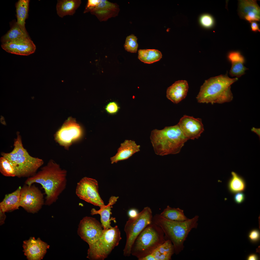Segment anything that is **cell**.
Masks as SVG:
<instances>
[{"label": "cell", "mask_w": 260, "mask_h": 260, "mask_svg": "<svg viewBox=\"0 0 260 260\" xmlns=\"http://www.w3.org/2000/svg\"><path fill=\"white\" fill-rule=\"evenodd\" d=\"M67 171L51 160L46 166L33 176L28 177L26 185L34 183L40 184L46 195L45 204L50 206L55 202L65 189L67 183Z\"/></svg>", "instance_id": "cell-1"}, {"label": "cell", "mask_w": 260, "mask_h": 260, "mask_svg": "<svg viewBox=\"0 0 260 260\" xmlns=\"http://www.w3.org/2000/svg\"><path fill=\"white\" fill-rule=\"evenodd\" d=\"M199 217L195 215L191 219L183 221L167 219L160 214L153 216L152 222L160 227L163 231L166 240L172 242L174 247L175 253L179 254L184 249V243L190 232L197 228Z\"/></svg>", "instance_id": "cell-2"}, {"label": "cell", "mask_w": 260, "mask_h": 260, "mask_svg": "<svg viewBox=\"0 0 260 260\" xmlns=\"http://www.w3.org/2000/svg\"><path fill=\"white\" fill-rule=\"evenodd\" d=\"M150 139L155 153L162 156L178 153L188 140L178 124L153 130Z\"/></svg>", "instance_id": "cell-3"}, {"label": "cell", "mask_w": 260, "mask_h": 260, "mask_svg": "<svg viewBox=\"0 0 260 260\" xmlns=\"http://www.w3.org/2000/svg\"><path fill=\"white\" fill-rule=\"evenodd\" d=\"M238 79L230 78L226 73L205 80L196 97L198 102L213 104L230 102L233 98L231 86Z\"/></svg>", "instance_id": "cell-4"}, {"label": "cell", "mask_w": 260, "mask_h": 260, "mask_svg": "<svg viewBox=\"0 0 260 260\" xmlns=\"http://www.w3.org/2000/svg\"><path fill=\"white\" fill-rule=\"evenodd\" d=\"M14 148L8 153L2 152L1 155L5 157L14 167L16 176L18 178L30 177L35 175L44 163L41 159L30 155L23 147L21 137L19 133L14 139Z\"/></svg>", "instance_id": "cell-5"}, {"label": "cell", "mask_w": 260, "mask_h": 260, "mask_svg": "<svg viewBox=\"0 0 260 260\" xmlns=\"http://www.w3.org/2000/svg\"><path fill=\"white\" fill-rule=\"evenodd\" d=\"M162 228L152 222L136 238L131 247V255L138 260L151 254L166 240Z\"/></svg>", "instance_id": "cell-6"}, {"label": "cell", "mask_w": 260, "mask_h": 260, "mask_svg": "<svg viewBox=\"0 0 260 260\" xmlns=\"http://www.w3.org/2000/svg\"><path fill=\"white\" fill-rule=\"evenodd\" d=\"M122 238L117 226L104 230L100 237L89 245L87 258L91 260H103L119 244Z\"/></svg>", "instance_id": "cell-7"}, {"label": "cell", "mask_w": 260, "mask_h": 260, "mask_svg": "<svg viewBox=\"0 0 260 260\" xmlns=\"http://www.w3.org/2000/svg\"><path fill=\"white\" fill-rule=\"evenodd\" d=\"M153 217L151 209L149 207H146L135 217L129 218L124 228L126 237L123 250L124 256L129 257L131 255V249L134 241L144 229L152 222Z\"/></svg>", "instance_id": "cell-8"}, {"label": "cell", "mask_w": 260, "mask_h": 260, "mask_svg": "<svg viewBox=\"0 0 260 260\" xmlns=\"http://www.w3.org/2000/svg\"><path fill=\"white\" fill-rule=\"evenodd\" d=\"M80 199L100 207L104 205L99 192L98 182L87 177L81 179L77 183L75 191Z\"/></svg>", "instance_id": "cell-9"}, {"label": "cell", "mask_w": 260, "mask_h": 260, "mask_svg": "<svg viewBox=\"0 0 260 260\" xmlns=\"http://www.w3.org/2000/svg\"><path fill=\"white\" fill-rule=\"evenodd\" d=\"M45 204L43 194L35 185H27L21 187L20 206L28 213H37Z\"/></svg>", "instance_id": "cell-10"}, {"label": "cell", "mask_w": 260, "mask_h": 260, "mask_svg": "<svg viewBox=\"0 0 260 260\" xmlns=\"http://www.w3.org/2000/svg\"><path fill=\"white\" fill-rule=\"evenodd\" d=\"M103 231L101 223L95 218L86 216L80 221L78 233L89 245L100 237Z\"/></svg>", "instance_id": "cell-11"}, {"label": "cell", "mask_w": 260, "mask_h": 260, "mask_svg": "<svg viewBox=\"0 0 260 260\" xmlns=\"http://www.w3.org/2000/svg\"><path fill=\"white\" fill-rule=\"evenodd\" d=\"M82 134L81 127L73 119H68L57 131L55 140L65 148L68 149L73 142L79 139Z\"/></svg>", "instance_id": "cell-12"}, {"label": "cell", "mask_w": 260, "mask_h": 260, "mask_svg": "<svg viewBox=\"0 0 260 260\" xmlns=\"http://www.w3.org/2000/svg\"><path fill=\"white\" fill-rule=\"evenodd\" d=\"M22 247L24 255L28 260H40L46 254L50 246L40 238L31 237L23 241Z\"/></svg>", "instance_id": "cell-13"}, {"label": "cell", "mask_w": 260, "mask_h": 260, "mask_svg": "<svg viewBox=\"0 0 260 260\" xmlns=\"http://www.w3.org/2000/svg\"><path fill=\"white\" fill-rule=\"evenodd\" d=\"M2 48L12 54L28 56L34 53L36 46L30 37L2 43Z\"/></svg>", "instance_id": "cell-14"}, {"label": "cell", "mask_w": 260, "mask_h": 260, "mask_svg": "<svg viewBox=\"0 0 260 260\" xmlns=\"http://www.w3.org/2000/svg\"><path fill=\"white\" fill-rule=\"evenodd\" d=\"M177 124L188 139L198 138L204 130L201 119L186 115L180 119Z\"/></svg>", "instance_id": "cell-15"}, {"label": "cell", "mask_w": 260, "mask_h": 260, "mask_svg": "<svg viewBox=\"0 0 260 260\" xmlns=\"http://www.w3.org/2000/svg\"><path fill=\"white\" fill-rule=\"evenodd\" d=\"M238 13L240 18L250 23L260 21V8L256 0H238Z\"/></svg>", "instance_id": "cell-16"}, {"label": "cell", "mask_w": 260, "mask_h": 260, "mask_svg": "<svg viewBox=\"0 0 260 260\" xmlns=\"http://www.w3.org/2000/svg\"><path fill=\"white\" fill-rule=\"evenodd\" d=\"M98 5L90 12L100 21H105L117 15L120 9L116 3L111 2L106 0H100Z\"/></svg>", "instance_id": "cell-17"}, {"label": "cell", "mask_w": 260, "mask_h": 260, "mask_svg": "<svg viewBox=\"0 0 260 260\" xmlns=\"http://www.w3.org/2000/svg\"><path fill=\"white\" fill-rule=\"evenodd\" d=\"M188 89L186 81H176L167 89L166 97L174 103L177 104L185 98Z\"/></svg>", "instance_id": "cell-18"}, {"label": "cell", "mask_w": 260, "mask_h": 260, "mask_svg": "<svg viewBox=\"0 0 260 260\" xmlns=\"http://www.w3.org/2000/svg\"><path fill=\"white\" fill-rule=\"evenodd\" d=\"M140 145L131 140H125L121 143L117 153L110 158L112 164L127 159L136 153L140 150Z\"/></svg>", "instance_id": "cell-19"}, {"label": "cell", "mask_w": 260, "mask_h": 260, "mask_svg": "<svg viewBox=\"0 0 260 260\" xmlns=\"http://www.w3.org/2000/svg\"><path fill=\"white\" fill-rule=\"evenodd\" d=\"M118 198V197L112 196L109 199L107 205H104L100 207V209L98 210L93 208L91 210V215H100L101 223L104 230H106L112 227L110 225L111 219L110 218L111 214V208L112 206L115 203Z\"/></svg>", "instance_id": "cell-20"}, {"label": "cell", "mask_w": 260, "mask_h": 260, "mask_svg": "<svg viewBox=\"0 0 260 260\" xmlns=\"http://www.w3.org/2000/svg\"><path fill=\"white\" fill-rule=\"evenodd\" d=\"M21 187L19 186L13 192L5 195L0 203V209L4 212L19 209L20 206V193Z\"/></svg>", "instance_id": "cell-21"}, {"label": "cell", "mask_w": 260, "mask_h": 260, "mask_svg": "<svg viewBox=\"0 0 260 260\" xmlns=\"http://www.w3.org/2000/svg\"><path fill=\"white\" fill-rule=\"evenodd\" d=\"M81 3L80 0H58L56 7L57 14L61 18L73 15Z\"/></svg>", "instance_id": "cell-22"}, {"label": "cell", "mask_w": 260, "mask_h": 260, "mask_svg": "<svg viewBox=\"0 0 260 260\" xmlns=\"http://www.w3.org/2000/svg\"><path fill=\"white\" fill-rule=\"evenodd\" d=\"M174 253L173 245L170 240H167L151 254L154 260H170Z\"/></svg>", "instance_id": "cell-23"}, {"label": "cell", "mask_w": 260, "mask_h": 260, "mask_svg": "<svg viewBox=\"0 0 260 260\" xmlns=\"http://www.w3.org/2000/svg\"><path fill=\"white\" fill-rule=\"evenodd\" d=\"M29 0H19L15 6L18 24L24 31H27L25 27V20L28 15Z\"/></svg>", "instance_id": "cell-24"}, {"label": "cell", "mask_w": 260, "mask_h": 260, "mask_svg": "<svg viewBox=\"0 0 260 260\" xmlns=\"http://www.w3.org/2000/svg\"><path fill=\"white\" fill-rule=\"evenodd\" d=\"M29 37L27 31L23 30L16 22L8 32L1 37V41L2 43Z\"/></svg>", "instance_id": "cell-25"}, {"label": "cell", "mask_w": 260, "mask_h": 260, "mask_svg": "<svg viewBox=\"0 0 260 260\" xmlns=\"http://www.w3.org/2000/svg\"><path fill=\"white\" fill-rule=\"evenodd\" d=\"M231 175V176L228 184L230 192L232 194H235L244 191L246 185L243 178L234 172H232Z\"/></svg>", "instance_id": "cell-26"}, {"label": "cell", "mask_w": 260, "mask_h": 260, "mask_svg": "<svg viewBox=\"0 0 260 260\" xmlns=\"http://www.w3.org/2000/svg\"><path fill=\"white\" fill-rule=\"evenodd\" d=\"M162 57L161 52L157 50L144 49L138 51V58L144 63H152L159 60Z\"/></svg>", "instance_id": "cell-27"}, {"label": "cell", "mask_w": 260, "mask_h": 260, "mask_svg": "<svg viewBox=\"0 0 260 260\" xmlns=\"http://www.w3.org/2000/svg\"><path fill=\"white\" fill-rule=\"evenodd\" d=\"M160 214L167 219L173 221H183L189 219L185 215L183 210L179 208H172L169 205Z\"/></svg>", "instance_id": "cell-28"}, {"label": "cell", "mask_w": 260, "mask_h": 260, "mask_svg": "<svg viewBox=\"0 0 260 260\" xmlns=\"http://www.w3.org/2000/svg\"><path fill=\"white\" fill-rule=\"evenodd\" d=\"M0 172L2 175L6 176H16L14 167L7 159L2 156L0 158Z\"/></svg>", "instance_id": "cell-29"}, {"label": "cell", "mask_w": 260, "mask_h": 260, "mask_svg": "<svg viewBox=\"0 0 260 260\" xmlns=\"http://www.w3.org/2000/svg\"><path fill=\"white\" fill-rule=\"evenodd\" d=\"M137 40V38L133 34L127 36L124 46L125 50L131 53L136 52L138 46Z\"/></svg>", "instance_id": "cell-30"}, {"label": "cell", "mask_w": 260, "mask_h": 260, "mask_svg": "<svg viewBox=\"0 0 260 260\" xmlns=\"http://www.w3.org/2000/svg\"><path fill=\"white\" fill-rule=\"evenodd\" d=\"M231 63L229 73L232 76H235L237 78L240 77L244 74L245 71L248 69L244 66V63L238 62Z\"/></svg>", "instance_id": "cell-31"}, {"label": "cell", "mask_w": 260, "mask_h": 260, "mask_svg": "<svg viewBox=\"0 0 260 260\" xmlns=\"http://www.w3.org/2000/svg\"><path fill=\"white\" fill-rule=\"evenodd\" d=\"M201 25L205 28L208 29L212 28L214 26V19L210 14H205L202 15L199 19Z\"/></svg>", "instance_id": "cell-32"}, {"label": "cell", "mask_w": 260, "mask_h": 260, "mask_svg": "<svg viewBox=\"0 0 260 260\" xmlns=\"http://www.w3.org/2000/svg\"><path fill=\"white\" fill-rule=\"evenodd\" d=\"M227 57L231 63L241 62L244 63L245 61L244 57L238 51H232L228 54Z\"/></svg>", "instance_id": "cell-33"}, {"label": "cell", "mask_w": 260, "mask_h": 260, "mask_svg": "<svg viewBox=\"0 0 260 260\" xmlns=\"http://www.w3.org/2000/svg\"><path fill=\"white\" fill-rule=\"evenodd\" d=\"M120 107L117 103L114 101L108 103L106 106L105 110L108 113L113 114L117 113Z\"/></svg>", "instance_id": "cell-34"}, {"label": "cell", "mask_w": 260, "mask_h": 260, "mask_svg": "<svg viewBox=\"0 0 260 260\" xmlns=\"http://www.w3.org/2000/svg\"><path fill=\"white\" fill-rule=\"evenodd\" d=\"M260 233L259 231L256 229L252 230L248 234V238L251 242L255 243L260 240Z\"/></svg>", "instance_id": "cell-35"}, {"label": "cell", "mask_w": 260, "mask_h": 260, "mask_svg": "<svg viewBox=\"0 0 260 260\" xmlns=\"http://www.w3.org/2000/svg\"><path fill=\"white\" fill-rule=\"evenodd\" d=\"M100 1V0H88L84 13L90 12L98 5Z\"/></svg>", "instance_id": "cell-36"}, {"label": "cell", "mask_w": 260, "mask_h": 260, "mask_svg": "<svg viewBox=\"0 0 260 260\" xmlns=\"http://www.w3.org/2000/svg\"><path fill=\"white\" fill-rule=\"evenodd\" d=\"M245 197V194L242 192H240L235 194L234 196V199L236 203L240 204L243 202Z\"/></svg>", "instance_id": "cell-37"}, {"label": "cell", "mask_w": 260, "mask_h": 260, "mask_svg": "<svg viewBox=\"0 0 260 260\" xmlns=\"http://www.w3.org/2000/svg\"><path fill=\"white\" fill-rule=\"evenodd\" d=\"M250 23L251 28L252 31L255 32H260L259 24L256 22L254 21Z\"/></svg>", "instance_id": "cell-38"}, {"label": "cell", "mask_w": 260, "mask_h": 260, "mask_svg": "<svg viewBox=\"0 0 260 260\" xmlns=\"http://www.w3.org/2000/svg\"><path fill=\"white\" fill-rule=\"evenodd\" d=\"M137 210L135 209H131L128 211V214L129 218H132L136 217L138 214Z\"/></svg>", "instance_id": "cell-39"}, {"label": "cell", "mask_w": 260, "mask_h": 260, "mask_svg": "<svg viewBox=\"0 0 260 260\" xmlns=\"http://www.w3.org/2000/svg\"><path fill=\"white\" fill-rule=\"evenodd\" d=\"M5 212L0 209V225H1L5 223L6 216Z\"/></svg>", "instance_id": "cell-40"}, {"label": "cell", "mask_w": 260, "mask_h": 260, "mask_svg": "<svg viewBox=\"0 0 260 260\" xmlns=\"http://www.w3.org/2000/svg\"><path fill=\"white\" fill-rule=\"evenodd\" d=\"M259 259L258 256L256 254H252L248 255L247 258L248 260H257Z\"/></svg>", "instance_id": "cell-41"}, {"label": "cell", "mask_w": 260, "mask_h": 260, "mask_svg": "<svg viewBox=\"0 0 260 260\" xmlns=\"http://www.w3.org/2000/svg\"><path fill=\"white\" fill-rule=\"evenodd\" d=\"M252 131L256 133L258 136L260 138V128H257L254 127H253L251 129Z\"/></svg>", "instance_id": "cell-42"}]
</instances>
